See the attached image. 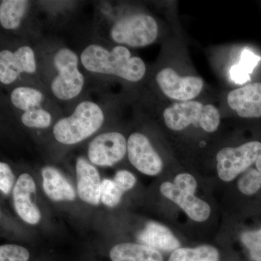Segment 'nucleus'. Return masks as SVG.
Segmentation results:
<instances>
[{
  "label": "nucleus",
  "mask_w": 261,
  "mask_h": 261,
  "mask_svg": "<svg viewBox=\"0 0 261 261\" xmlns=\"http://www.w3.org/2000/svg\"><path fill=\"white\" fill-rule=\"evenodd\" d=\"M110 35L118 45L147 47L157 39L159 25L152 15L136 13L117 20L111 27Z\"/></svg>",
  "instance_id": "obj_5"
},
{
  "label": "nucleus",
  "mask_w": 261,
  "mask_h": 261,
  "mask_svg": "<svg viewBox=\"0 0 261 261\" xmlns=\"http://www.w3.org/2000/svg\"><path fill=\"white\" fill-rule=\"evenodd\" d=\"M105 121L102 108L92 101H83L70 116L56 122L53 128L55 139L65 145L80 143L95 134Z\"/></svg>",
  "instance_id": "obj_2"
},
{
  "label": "nucleus",
  "mask_w": 261,
  "mask_h": 261,
  "mask_svg": "<svg viewBox=\"0 0 261 261\" xmlns=\"http://www.w3.org/2000/svg\"><path fill=\"white\" fill-rule=\"evenodd\" d=\"M124 192L113 179L104 178L101 186V202L108 207H116L121 202Z\"/></svg>",
  "instance_id": "obj_22"
},
{
  "label": "nucleus",
  "mask_w": 261,
  "mask_h": 261,
  "mask_svg": "<svg viewBox=\"0 0 261 261\" xmlns=\"http://www.w3.org/2000/svg\"><path fill=\"white\" fill-rule=\"evenodd\" d=\"M260 60V57L254 54L249 49H245L242 53L240 65L250 74Z\"/></svg>",
  "instance_id": "obj_28"
},
{
  "label": "nucleus",
  "mask_w": 261,
  "mask_h": 261,
  "mask_svg": "<svg viewBox=\"0 0 261 261\" xmlns=\"http://www.w3.org/2000/svg\"><path fill=\"white\" fill-rule=\"evenodd\" d=\"M155 80L163 94L178 102L194 100L201 93L204 87L203 80L200 77L181 76L170 67L159 70Z\"/></svg>",
  "instance_id": "obj_8"
},
{
  "label": "nucleus",
  "mask_w": 261,
  "mask_h": 261,
  "mask_svg": "<svg viewBox=\"0 0 261 261\" xmlns=\"http://www.w3.org/2000/svg\"><path fill=\"white\" fill-rule=\"evenodd\" d=\"M53 64L58 71L50 84L53 95L61 101H69L80 95L85 80L79 70L78 56L69 48H61L55 54Z\"/></svg>",
  "instance_id": "obj_4"
},
{
  "label": "nucleus",
  "mask_w": 261,
  "mask_h": 261,
  "mask_svg": "<svg viewBox=\"0 0 261 261\" xmlns=\"http://www.w3.org/2000/svg\"><path fill=\"white\" fill-rule=\"evenodd\" d=\"M197 189L195 178L190 173L177 175L173 183L163 182L160 191L166 198L176 203L187 216L197 222H203L208 219L211 213L210 205L194 195Z\"/></svg>",
  "instance_id": "obj_6"
},
{
  "label": "nucleus",
  "mask_w": 261,
  "mask_h": 261,
  "mask_svg": "<svg viewBox=\"0 0 261 261\" xmlns=\"http://www.w3.org/2000/svg\"><path fill=\"white\" fill-rule=\"evenodd\" d=\"M112 261H163L161 252L142 244L119 243L110 251Z\"/></svg>",
  "instance_id": "obj_17"
},
{
  "label": "nucleus",
  "mask_w": 261,
  "mask_h": 261,
  "mask_svg": "<svg viewBox=\"0 0 261 261\" xmlns=\"http://www.w3.org/2000/svg\"><path fill=\"white\" fill-rule=\"evenodd\" d=\"M230 74L231 79L238 84L245 83L247 81H250V75L240 64L233 65Z\"/></svg>",
  "instance_id": "obj_29"
},
{
  "label": "nucleus",
  "mask_w": 261,
  "mask_h": 261,
  "mask_svg": "<svg viewBox=\"0 0 261 261\" xmlns=\"http://www.w3.org/2000/svg\"><path fill=\"white\" fill-rule=\"evenodd\" d=\"M29 8V2L4 0L0 3V24L6 30L19 28Z\"/></svg>",
  "instance_id": "obj_18"
},
{
  "label": "nucleus",
  "mask_w": 261,
  "mask_h": 261,
  "mask_svg": "<svg viewBox=\"0 0 261 261\" xmlns=\"http://www.w3.org/2000/svg\"><path fill=\"white\" fill-rule=\"evenodd\" d=\"M44 99L42 92L32 87H16L10 94V101L13 106L23 113L40 108Z\"/></svg>",
  "instance_id": "obj_19"
},
{
  "label": "nucleus",
  "mask_w": 261,
  "mask_h": 261,
  "mask_svg": "<svg viewBox=\"0 0 261 261\" xmlns=\"http://www.w3.org/2000/svg\"><path fill=\"white\" fill-rule=\"evenodd\" d=\"M127 154L132 166L144 174L154 176L162 171V159L143 134L135 132L129 136Z\"/></svg>",
  "instance_id": "obj_10"
},
{
  "label": "nucleus",
  "mask_w": 261,
  "mask_h": 261,
  "mask_svg": "<svg viewBox=\"0 0 261 261\" xmlns=\"http://www.w3.org/2000/svg\"><path fill=\"white\" fill-rule=\"evenodd\" d=\"M15 176L8 163H0V190L5 195H8L14 188Z\"/></svg>",
  "instance_id": "obj_26"
},
{
  "label": "nucleus",
  "mask_w": 261,
  "mask_h": 261,
  "mask_svg": "<svg viewBox=\"0 0 261 261\" xmlns=\"http://www.w3.org/2000/svg\"><path fill=\"white\" fill-rule=\"evenodd\" d=\"M255 166H256L257 171L261 173V155L257 159L255 162Z\"/></svg>",
  "instance_id": "obj_30"
},
{
  "label": "nucleus",
  "mask_w": 261,
  "mask_h": 261,
  "mask_svg": "<svg viewBox=\"0 0 261 261\" xmlns=\"http://www.w3.org/2000/svg\"><path fill=\"white\" fill-rule=\"evenodd\" d=\"M42 187L48 198L55 202L73 201L76 194L71 184L53 166H45L42 170Z\"/></svg>",
  "instance_id": "obj_15"
},
{
  "label": "nucleus",
  "mask_w": 261,
  "mask_h": 261,
  "mask_svg": "<svg viewBox=\"0 0 261 261\" xmlns=\"http://www.w3.org/2000/svg\"><path fill=\"white\" fill-rule=\"evenodd\" d=\"M80 61L89 72L115 75L133 83L143 80L147 70L143 60L132 56L129 49L122 45L109 50L99 44H89L82 51Z\"/></svg>",
  "instance_id": "obj_1"
},
{
  "label": "nucleus",
  "mask_w": 261,
  "mask_h": 261,
  "mask_svg": "<svg viewBox=\"0 0 261 261\" xmlns=\"http://www.w3.org/2000/svg\"><path fill=\"white\" fill-rule=\"evenodd\" d=\"M37 70L35 54L32 47L22 46L15 51H0V82L5 85L14 83L22 73L33 74Z\"/></svg>",
  "instance_id": "obj_11"
},
{
  "label": "nucleus",
  "mask_w": 261,
  "mask_h": 261,
  "mask_svg": "<svg viewBox=\"0 0 261 261\" xmlns=\"http://www.w3.org/2000/svg\"><path fill=\"white\" fill-rule=\"evenodd\" d=\"M127 154L126 137L118 132H104L89 145V161L94 166L112 167Z\"/></svg>",
  "instance_id": "obj_9"
},
{
  "label": "nucleus",
  "mask_w": 261,
  "mask_h": 261,
  "mask_svg": "<svg viewBox=\"0 0 261 261\" xmlns=\"http://www.w3.org/2000/svg\"><path fill=\"white\" fill-rule=\"evenodd\" d=\"M242 243L249 250L252 261H261V228L246 231L241 236Z\"/></svg>",
  "instance_id": "obj_24"
},
{
  "label": "nucleus",
  "mask_w": 261,
  "mask_h": 261,
  "mask_svg": "<svg viewBox=\"0 0 261 261\" xmlns=\"http://www.w3.org/2000/svg\"><path fill=\"white\" fill-rule=\"evenodd\" d=\"M37 187L29 173L19 176L13 190V205L16 214L24 222L37 225L42 219V214L32 197H35Z\"/></svg>",
  "instance_id": "obj_12"
},
{
  "label": "nucleus",
  "mask_w": 261,
  "mask_h": 261,
  "mask_svg": "<svg viewBox=\"0 0 261 261\" xmlns=\"http://www.w3.org/2000/svg\"><path fill=\"white\" fill-rule=\"evenodd\" d=\"M163 121L169 129L179 132L192 126L208 133L216 132L221 123L218 108L198 101L174 102L164 110Z\"/></svg>",
  "instance_id": "obj_3"
},
{
  "label": "nucleus",
  "mask_w": 261,
  "mask_h": 261,
  "mask_svg": "<svg viewBox=\"0 0 261 261\" xmlns=\"http://www.w3.org/2000/svg\"><path fill=\"white\" fill-rule=\"evenodd\" d=\"M238 185L244 195H254L261 188V173L255 168H249L239 179Z\"/></svg>",
  "instance_id": "obj_23"
},
{
  "label": "nucleus",
  "mask_w": 261,
  "mask_h": 261,
  "mask_svg": "<svg viewBox=\"0 0 261 261\" xmlns=\"http://www.w3.org/2000/svg\"><path fill=\"white\" fill-rule=\"evenodd\" d=\"M139 243L163 251H174L179 248V241L169 228L159 223L150 221L137 235Z\"/></svg>",
  "instance_id": "obj_16"
},
{
  "label": "nucleus",
  "mask_w": 261,
  "mask_h": 261,
  "mask_svg": "<svg viewBox=\"0 0 261 261\" xmlns=\"http://www.w3.org/2000/svg\"><path fill=\"white\" fill-rule=\"evenodd\" d=\"M53 118L50 113L42 108H35L24 112L21 116V122L24 126L31 128H48L50 126Z\"/></svg>",
  "instance_id": "obj_21"
},
{
  "label": "nucleus",
  "mask_w": 261,
  "mask_h": 261,
  "mask_svg": "<svg viewBox=\"0 0 261 261\" xmlns=\"http://www.w3.org/2000/svg\"><path fill=\"white\" fill-rule=\"evenodd\" d=\"M227 102L241 118H260L261 83L255 82L233 89L228 94Z\"/></svg>",
  "instance_id": "obj_14"
},
{
  "label": "nucleus",
  "mask_w": 261,
  "mask_h": 261,
  "mask_svg": "<svg viewBox=\"0 0 261 261\" xmlns=\"http://www.w3.org/2000/svg\"><path fill=\"white\" fill-rule=\"evenodd\" d=\"M219 252L211 245H202L195 248H178L168 261H219Z\"/></svg>",
  "instance_id": "obj_20"
},
{
  "label": "nucleus",
  "mask_w": 261,
  "mask_h": 261,
  "mask_svg": "<svg viewBox=\"0 0 261 261\" xmlns=\"http://www.w3.org/2000/svg\"><path fill=\"white\" fill-rule=\"evenodd\" d=\"M113 180L124 192L132 190L137 183L135 175L126 170L117 171Z\"/></svg>",
  "instance_id": "obj_27"
},
{
  "label": "nucleus",
  "mask_w": 261,
  "mask_h": 261,
  "mask_svg": "<svg viewBox=\"0 0 261 261\" xmlns=\"http://www.w3.org/2000/svg\"><path fill=\"white\" fill-rule=\"evenodd\" d=\"M261 155V142H247L238 147H225L216 155L217 172L224 181H231L246 171Z\"/></svg>",
  "instance_id": "obj_7"
},
{
  "label": "nucleus",
  "mask_w": 261,
  "mask_h": 261,
  "mask_svg": "<svg viewBox=\"0 0 261 261\" xmlns=\"http://www.w3.org/2000/svg\"><path fill=\"white\" fill-rule=\"evenodd\" d=\"M30 254L27 248L8 244L0 247V261H28Z\"/></svg>",
  "instance_id": "obj_25"
},
{
  "label": "nucleus",
  "mask_w": 261,
  "mask_h": 261,
  "mask_svg": "<svg viewBox=\"0 0 261 261\" xmlns=\"http://www.w3.org/2000/svg\"><path fill=\"white\" fill-rule=\"evenodd\" d=\"M77 192L81 200L91 205L101 202L100 175L90 161L80 157L75 163Z\"/></svg>",
  "instance_id": "obj_13"
}]
</instances>
